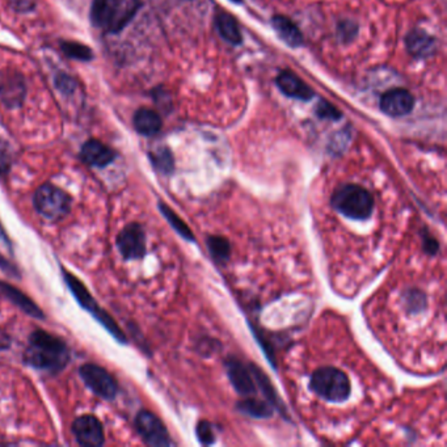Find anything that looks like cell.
<instances>
[{
    "mask_svg": "<svg viewBox=\"0 0 447 447\" xmlns=\"http://www.w3.org/2000/svg\"><path fill=\"white\" fill-rule=\"evenodd\" d=\"M81 157L85 165L102 168L116 159V153L99 141L92 139L83 145Z\"/></svg>",
    "mask_w": 447,
    "mask_h": 447,
    "instance_id": "5bb4252c",
    "label": "cell"
},
{
    "mask_svg": "<svg viewBox=\"0 0 447 447\" xmlns=\"http://www.w3.org/2000/svg\"><path fill=\"white\" fill-rule=\"evenodd\" d=\"M0 292L8 298L9 301L13 304H16L18 309L24 311L29 316L36 318V319H44L45 315L41 311V309L37 306L35 302L32 301L29 297H27L24 292H20L15 286L9 285L7 282H0Z\"/></svg>",
    "mask_w": 447,
    "mask_h": 447,
    "instance_id": "e0dca14e",
    "label": "cell"
},
{
    "mask_svg": "<svg viewBox=\"0 0 447 447\" xmlns=\"http://www.w3.org/2000/svg\"><path fill=\"white\" fill-rule=\"evenodd\" d=\"M415 99L411 92L403 88H393L381 97V109L391 117H403L411 113Z\"/></svg>",
    "mask_w": 447,
    "mask_h": 447,
    "instance_id": "7c38bea8",
    "label": "cell"
},
{
    "mask_svg": "<svg viewBox=\"0 0 447 447\" xmlns=\"http://www.w3.org/2000/svg\"><path fill=\"white\" fill-rule=\"evenodd\" d=\"M137 4L129 0H93L92 24L116 33L128 24L137 12Z\"/></svg>",
    "mask_w": 447,
    "mask_h": 447,
    "instance_id": "3957f363",
    "label": "cell"
},
{
    "mask_svg": "<svg viewBox=\"0 0 447 447\" xmlns=\"http://www.w3.org/2000/svg\"><path fill=\"white\" fill-rule=\"evenodd\" d=\"M79 374L92 393L105 400H113L116 398L119 386L116 379L104 367L95 364H85L81 367Z\"/></svg>",
    "mask_w": 447,
    "mask_h": 447,
    "instance_id": "52a82bcc",
    "label": "cell"
},
{
    "mask_svg": "<svg viewBox=\"0 0 447 447\" xmlns=\"http://www.w3.org/2000/svg\"><path fill=\"white\" fill-rule=\"evenodd\" d=\"M33 203L36 210L46 220H59L71 210L73 200L64 189L52 184H44L35 193Z\"/></svg>",
    "mask_w": 447,
    "mask_h": 447,
    "instance_id": "8992f818",
    "label": "cell"
},
{
    "mask_svg": "<svg viewBox=\"0 0 447 447\" xmlns=\"http://www.w3.org/2000/svg\"><path fill=\"white\" fill-rule=\"evenodd\" d=\"M138 433L147 445L154 447L171 446L172 441L165 424L154 413L141 411L136 420Z\"/></svg>",
    "mask_w": 447,
    "mask_h": 447,
    "instance_id": "ba28073f",
    "label": "cell"
},
{
    "mask_svg": "<svg viewBox=\"0 0 447 447\" xmlns=\"http://www.w3.org/2000/svg\"><path fill=\"white\" fill-rule=\"evenodd\" d=\"M62 275H64V282L67 283L68 289L71 290L73 297L78 299L83 309H85L95 319H97V321L102 324L104 328L108 329V332L113 338L119 341L121 344H125L126 336L122 332V329L119 328L117 323L113 320V318L107 311L101 309L99 303L93 299L91 292H88L87 287L79 281V278H76L73 274L66 270L64 268H62Z\"/></svg>",
    "mask_w": 447,
    "mask_h": 447,
    "instance_id": "5b68a950",
    "label": "cell"
},
{
    "mask_svg": "<svg viewBox=\"0 0 447 447\" xmlns=\"http://www.w3.org/2000/svg\"><path fill=\"white\" fill-rule=\"evenodd\" d=\"M237 408L242 413L255 419H266L272 416V405L269 403L261 402L254 398H246L237 404Z\"/></svg>",
    "mask_w": 447,
    "mask_h": 447,
    "instance_id": "7402d4cb",
    "label": "cell"
},
{
    "mask_svg": "<svg viewBox=\"0 0 447 447\" xmlns=\"http://www.w3.org/2000/svg\"><path fill=\"white\" fill-rule=\"evenodd\" d=\"M24 76L16 70H4L0 73V100L8 108L21 107L25 97Z\"/></svg>",
    "mask_w": 447,
    "mask_h": 447,
    "instance_id": "30bf717a",
    "label": "cell"
},
{
    "mask_svg": "<svg viewBox=\"0 0 447 447\" xmlns=\"http://www.w3.org/2000/svg\"><path fill=\"white\" fill-rule=\"evenodd\" d=\"M134 126L142 136H155L162 129V119L154 110L142 108L134 116Z\"/></svg>",
    "mask_w": 447,
    "mask_h": 447,
    "instance_id": "d6986e66",
    "label": "cell"
},
{
    "mask_svg": "<svg viewBox=\"0 0 447 447\" xmlns=\"http://www.w3.org/2000/svg\"><path fill=\"white\" fill-rule=\"evenodd\" d=\"M232 3H242V0H231Z\"/></svg>",
    "mask_w": 447,
    "mask_h": 447,
    "instance_id": "d6a6232c",
    "label": "cell"
},
{
    "mask_svg": "<svg viewBox=\"0 0 447 447\" xmlns=\"http://www.w3.org/2000/svg\"><path fill=\"white\" fill-rule=\"evenodd\" d=\"M338 33L342 37L344 41H350L353 37L356 36L357 27L350 21H344L338 27Z\"/></svg>",
    "mask_w": 447,
    "mask_h": 447,
    "instance_id": "4dcf8cb0",
    "label": "cell"
},
{
    "mask_svg": "<svg viewBox=\"0 0 447 447\" xmlns=\"http://www.w3.org/2000/svg\"><path fill=\"white\" fill-rule=\"evenodd\" d=\"M277 84L286 96L292 99L307 101L314 97V91L310 87L292 71H282L280 73L277 78Z\"/></svg>",
    "mask_w": 447,
    "mask_h": 447,
    "instance_id": "9a60e30c",
    "label": "cell"
},
{
    "mask_svg": "<svg viewBox=\"0 0 447 447\" xmlns=\"http://www.w3.org/2000/svg\"><path fill=\"white\" fill-rule=\"evenodd\" d=\"M73 433L82 446L99 447L105 442L100 420L92 415H84L73 421Z\"/></svg>",
    "mask_w": 447,
    "mask_h": 447,
    "instance_id": "8fae6325",
    "label": "cell"
},
{
    "mask_svg": "<svg viewBox=\"0 0 447 447\" xmlns=\"http://www.w3.org/2000/svg\"><path fill=\"white\" fill-rule=\"evenodd\" d=\"M272 27L286 45L292 46V47H298L302 45L303 37H302L301 30L290 18H285V16H274L272 18Z\"/></svg>",
    "mask_w": 447,
    "mask_h": 447,
    "instance_id": "ac0fdd59",
    "label": "cell"
},
{
    "mask_svg": "<svg viewBox=\"0 0 447 447\" xmlns=\"http://www.w3.org/2000/svg\"><path fill=\"white\" fill-rule=\"evenodd\" d=\"M151 163L157 172L163 174H171L174 169V160L172 153L167 147H159L150 154Z\"/></svg>",
    "mask_w": 447,
    "mask_h": 447,
    "instance_id": "cb8c5ba5",
    "label": "cell"
},
{
    "mask_svg": "<svg viewBox=\"0 0 447 447\" xmlns=\"http://www.w3.org/2000/svg\"><path fill=\"white\" fill-rule=\"evenodd\" d=\"M405 45L408 52L416 58L430 56L437 49L436 40L421 29L412 30L405 38Z\"/></svg>",
    "mask_w": 447,
    "mask_h": 447,
    "instance_id": "2e32d148",
    "label": "cell"
},
{
    "mask_svg": "<svg viewBox=\"0 0 447 447\" xmlns=\"http://www.w3.org/2000/svg\"><path fill=\"white\" fill-rule=\"evenodd\" d=\"M116 244L126 260H138L146 255V234L139 223H130L117 235Z\"/></svg>",
    "mask_w": 447,
    "mask_h": 447,
    "instance_id": "9c48e42d",
    "label": "cell"
},
{
    "mask_svg": "<svg viewBox=\"0 0 447 447\" xmlns=\"http://www.w3.org/2000/svg\"><path fill=\"white\" fill-rule=\"evenodd\" d=\"M24 359L38 370L58 373L67 365L70 352L61 338L38 329L29 336Z\"/></svg>",
    "mask_w": 447,
    "mask_h": 447,
    "instance_id": "6da1fadb",
    "label": "cell"
},
{
    "mask_svg": "<svg viewBox=\"0 0 447 447\" xmlns=\"http://www.w3.org/2000/svg\"><path fill=\"white\" fill-rule=\"evenodd\" d=\"M424 246L430 254H436L439 251V242L431 237H424Z\"/></svg>",
    "mask_w": 447,
    "mask_h": 447,
    "instance_id": "1f68e13d",
    "label": "cell"
},
{
    "mask_svg": "<svg viewBox=\"0 0 447 447\" xmlns=\"http://www.w3.org/2000/svg\"><path fill=\"white\" fill-rule=\"evenodd\" d=\"M226 370L228 378L237 393L243 396H249L255 393V381L251 374L249 366H246L237 358L231 357L226 359Z\"/></svg>",
    "mask_w": 447,
    "mask_h": 447,
    "instance_id": "4fadbf2b",
    "label": "cell"
},
{
    "mask_svg": "<svg viewBox=\"0 0 447 447\" xmlns=\"http://www.w3.org/2000/svg\"><path fill=\"white\" fill-rule=\"evenodd\" d=\"M159 210L162 211L165 220H168V223L174 228V231L180 237L189 240V242H194V235H193L192 230L188 227V225L167 203L159 202Z\"/></svg>",
    "mask_w": 447,
    "mask_h": 447,
    "instance_id": "603a6c76",
    "label": "cell"
},
{
    "mask_svg": "<svg viewBox=\"0 0 447 447\" xmlns=\"http://www.w3.org/2000/svg\"><path fill=\"white\" fill-rule=\"evenodd\" d=\"M197 436L202 445H213L215 442V436H214V430L211 427L210 422L208 421H201L197 425Z\"/></svg>",
    "mask_w": 447,
    "mask_h": 447,
    "instance_id": "83f0119b",
    "label": "cell"
},
{
    "mask_svg": "<svg viewBox=\"0 0 447 447\" xmlns=\"http://www.w3.org/2000/svg\"><path fill=\"white\" fill-rule=\"evenodd\" d=\"M61 49L68 58H73L76 61H91L93 58L91 49L87 45L79 44V42L64 41L61 44Z\"/></svg>",
    "mask_w": 447,
    "mask_h": 447,
    "instance_id": "484cf974",
    "label": "cell"
},
{
    "mask_svg": "<svg viewBox=\"0 0 447 447\" xmlns=\"http://www.w3.org/2000/svg\"><path fill=\"white\" fill-rule=\"evenodd\" d=\"M208 246L211 256L215 258V261L223 263L227 261L231 255V246L227 239L223 237H208Z\"/></svg>",
    "mask_w": 447,
    "mask_h": 447,
    "instance_id": "d4e9b609",
    "label": "cell"
},
{
    "mask_svg": "<svg viewBox=\"0 0 447 447\" xmlns=\"http://www.w3.org/2000/svg\"><path fill=\"white\" fill-rule=\"evenodd\" d=\"M12 165V148L7 142L0 141V174H6Z\"/></svg>",
    "mask_w": 447,
    "mask_h": 447,
    "instance_id": "f1b7e54d",
    "label": "cell"
},
{
    "mask_svg": "<svg viewBox=\"0 0 447 447\" xmlns=\"http://www.w3.org/2000/svg\"><path fill=\"white\" fill-rule=\"evenodd\" d=\"M330 203L338 213L356 220H367L374 210L371 193L356 184L341 185L332 194Z\"/></svg>",
    "mask_w": 447,
    "mask_h": 447,
    "instance_id": "7a4b0ae2",
    "label": "cell"
},
{
    "mask_svg": "<svg viewBox=\"0 0 447 447\" xmlns=\"http://www.w3.org/2000/svg\"><path fill=\"white\" fill-rule=\"evenodd\" d=\"M249 370H251V374L254 376V381L258 384L261 393H264V396L266 398V400L269 402V404L274 408H277V410H282V405H281V402H280V399H278V396L275 393L273 384L270 383V381L264 374V371L255 365H249Z\"/></svg>",
    "mask_w": 447,
    "mask_h": 447,
    "instance_id": "44dd1931",
    "label": "cell"
},
{
    "mask_svg": "<svg viewBox=\"0 0 447 447\" xmlns=\"http://www.w3.org/2000/svg\"><path fill=\"white\" fill-rule=\"evenodd\" d=\"M311 390L327 402L342 403L352 393L347 375L336 367H320L311 376Z\"/></svg>",
    "mask_w": 447,
    "mask_h": 447,
    "instance_id": "277c9868",
    "label": "cell"
},
{
    "mask_svg": "<svg viewBox=\"0 0 447 447\" xmlns=\"http://www.w3.org/2000/svg\"><path fill=\"white\" fill-rule=\"evenodd\" d=\"M215 27L218 29L220 36L232 45H240L243 41V36L237 25V20L231 15L220 12L215 18Z\"/></svg>",
    "mask_w": 447,
    "mask_h": 447,
    "instance_id": "ffe728a7",
    "label": "cell"
},
{
    "mask_svg": "<svg viewBox=\"0 0 447 447\" xmlns=\"http://www.w3.org/2000/svg\"><path fill=\"white\" fill-rule=\"evenodd\" d=\"M316 114L321 119H333L338 121L341 119V112L332 104H329L328 101L321 100L316 105Z\"/></svg>",
    "mask_w": 447,
    "mask_h": 447,
    "instance_id": "4316f807",
    "label": "cell"
},
{
    "mask_svg": "<svg viewBox=\"0 0 447 447\" xmlns=\"http://www.w3.org/2000/svg\"><path fill=\"white\" fill-rule=\"evenodd\" d=\"M55 85L62 93H71L75 90V82L66 73H61L55 78Z\"/></svg>",
    "mask_w": 447,
    "mask_h": 447,
    "instance_id": "f546056e",
    "label": "cell"
}]
</instances>
